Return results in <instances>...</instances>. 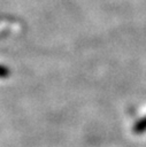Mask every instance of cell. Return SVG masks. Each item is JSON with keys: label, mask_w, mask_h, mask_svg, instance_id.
Here are the masks:
<instances>
[{"label": "cell", "mask_w": 146, "mask_h": 147, "mask_svg": "<svg viewBox=\"0 0 146 147\" xmlns=\"http://www.w3.org/2000/svg\"><path fill=\"white\" fill-rule=\"evenodd\" d=\"M136 130L137 131H143V130H146V117L141 121V122H139L138 123V125L136 126Z\"/></svg>", "instance_id": "cell-1"}]
</instances>
